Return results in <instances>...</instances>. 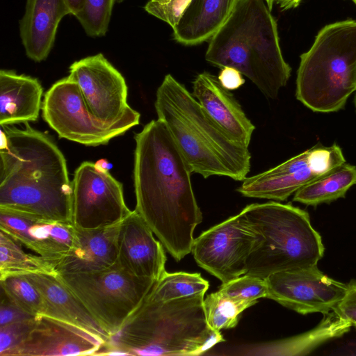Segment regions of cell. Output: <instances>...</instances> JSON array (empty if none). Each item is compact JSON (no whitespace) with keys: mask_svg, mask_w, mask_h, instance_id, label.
Masks as SVG:
<instances>
[{"mask_svg":"<svg viewBox=\"0 0 356 356\" xmlns=\"http://www.w3.org/2000/svg\"><path fill=\"white\" fill-rule=\"evenodd\" d=\"M134 139L136 210L179 261L191 252L194 230L203 218L192 172L161 120L150 121Z\"/></svg>","mask_w":356,"mask_h":356,"instance_id":"6da1fadb","label":"cell"},{"mask_svg":"<svg viewBox=\"0 0 356 356\" xmlns=\"http://www.w3.org/2000/svg\"><path fill=\"white\" fill-rule=\"evenodd\" d=\"M0 208L73 223L72 188L64 155L28 123L1 126Z\"/></svg>","mask_w":356,"mask_h":356,"instance_id":"7a4b0ae2","label":"cell"},{"mask_svg":"<svg viewBox=\"0 0 356 356\" xmlns=\"http://www.w3.org/2000/svg\"><path fill=\"white\" fill-rule=\"evenodd\" d=\"M204 295L169 301L147 298L97 355H200L224 341L208 324Z\"/></svg>","mask_w":356,"mask_h":356,"instance_id":"3957f363","label":"cell"},{"mask_svg":"<svg viewBox=\"0 0 356 356\" xmlns=\"http://www.w3.org/2000/svg\"><path fill=\"white\" fill-rule=\"evenodd\" d=\"M154 107L192 172L235 181L247 177L251 160L248 147L230 138L170 74L156 90Z\"/></svg>","mask_w":356,"mask_h":356,"instance_id":"277c9868","label":"cell"},{"mask_svg":"<svg viewBox=\"0 0 356 356\" xmlns=\"http://www.w3.org/2000/svg\"><path fill=\"white\" fill-rule=\"evenodd\" d=\"M209 40L207 61L236 69L266 97L275 99L286 85L291 68L283 58L277 22L265 0H237Z\"/></svg>","mask_w":356,"mask_h":356,"instance_id":"5b68a950","label":"cell"},{"mask_svg":"<svg viewBox=\"0 0 356 356\" xmlns=\"http://www.w3.org/2000/svg\"><path fill=\"white\" fill-rule=\"evenodd\" d=\"M356 90V21L326 25L300 56L296 99L314 112L342 109Z\"/></svg>","mask_w":356,"mask_h":356,"instance_id":"8992f818","label":"cell"},{"mask_svg":"<svg viewBox=\"0 0 356 356\" xmlns=\"http://www.w3.org/2000/svg\"><path fill=\"white\" fill-rule=\"evenodd\" d=\"M241 211L263 236L248 258L245 275L266 279L275 273L316 265L323 257L322 238L306 211L271 201L247 205Z\"/></svg>","mask_w":356,"mask_h":356,"instance_id":"52a82bcc","label":"cell"},{"mask_svg":"<svg viewBox=\"0 0 356 356\" xmlns=\"http://www.w3.org/2000/svg\"><path fill=\"white\" fill-rule=\"evenodd\" d=\"M56 275L110 336L120 330L157 281L131 275L118 263L96 272Z\"/></svg>","mask_w":356,"mask_h":356,"instance_id":"ba28073f","label":"cell"},{"mask_svg":"<svg viewBox=\"0 0 356 356\" xmlns=\"http://www.w3.org/2000/svg\"><path fill=\"white\" fill-rule=\"evenodd\" d=\"M92 116L106 127L140 123V113L127 102V86L120 72L97 54L76 60L69 68Z\"/></svg>","mask_w":356,"mask_h":356,"instance_id":"9c48e42d","label":"cell"},{"mask_svg":"<svg viewBox=\"0 0 356 356\" xmlns=\"http://www.w3.org/2000/svg\"><path fill=\"white\" fill-rule=\"evenodd\" d=\"M262 238L241 211L194 238L191 253L201 268L225 284L245 274L248 258Z\"/></svg>","mask_w":356,"mask_h":356,"instance_id":"30bf717a","label":"cell"},{"mask_svg":"<svg viewBox=\"0 0 356 356\" xmlns=\"http://www.w3.org/2000/svg\"><path fill=\"white\" fill-rule=\"evenodd\" d=\"M346 163L341 148L316 145L261 173L245 177L237 191L247 197L284 201L300 188Z\"/></svg>","mask_w":356,"mask_h":356,"instance_id":"8fae6325","label":"cell"},{"mask_svg":"<svg viewBox=\"0 0 356 356\" xmlns=\"http://www.w3.org/2000/svg\"><path fill=\"white\" fill-rule=\"evenodd\" d=\"M42 118L59 138L86 146L107 144L124 134L128 127L108 128L90 112L77 83L69 76L56 81L46 92Z\"/></svg>","mask_w":356,"mask_h":356,"instance_id":"7c38bea8","label":"cell"},{"mask_svg":"<svg viewBox=\"0 0 356 356\" xmlns=\"http://www.w3.org/2000/svg\"><path fill=\"white\" fill-rule=\"evenodd\" d=\"M73 223L95 229L121 222L132 211L126 205L122 184L95 163L83 162L72 181Z\"/></svg>","mask_w":356,"mask_h":356,"instance_id":"4fadbf2b","label":"cell"},{"mask_svg":"<svg viewBox=\"0 0 356 356\" xmlns=\"http://www.w3.org/2000/svg\"><path fill=\"white\" fill-rule=\"evenodd\" d=\"M267 296L299 314H327L344 297L347 284L321 271L317 264L275 273L266 279Z\"/></svg>","mask_w":356,"mask_h":356,"instance_id":"5bb4252c","label":"cell"},{"mask_svg":"<svg viewBox=\"0 0 356 356\" xmlns=\"http://www.w3.org/2000/svg\"><path fill=\"white\" fill-rule=\"evenodd\" d=\"M104 343L86 329L39 315L24 339L6 356L95 355Z\"/></svg>","mask_w":356,"mask_h":356,"instance_id":"9a60e30c","label":"cell"},{"mask_svg":"<svg viewBox=\"0 0 356 356\" xmlns=\"http://www.w3.org/2000/svg\"><path fill=\"white\" fill-rule=\"evenodd\" d=\"M0 229L54 264L69 254L78 242L74 224L3 208H0Z\"/></svg>","mask_w":356,"mask_h":356,"instance_id":"2e32d148","label":"cell"},{"mask_svg":"<svg viewBox=\"0 0 356 356\" xmlns=\"http://www.w3.org/2000/svg\"><path fill=\"white\" fill-rule=\"evenodd\" d=\"M135 209L120 223L117 263L129 274L158 280L165 271L166 256L160 241Z\"/></svg>","mask_w":356,"mask_h":356,"instance_id":"e0dca14e","label":"cell"},{"mask_svg":"<svg viewBox=\"0 0 356 356\" xmlns=\"http://www.w3.org/2000/svg\"><path fill=\"white\" fill-rule=\"evenodd\" d=\"M192 95L230 138L248 147L255 127L218 77L207 72L198 74L193 81Z\"/></svg>","mask_w":356,"mask_h":356,"instance_id":"ac0fdd59","label":"cell"},{"mask_svg":"<svg viewBox=\"0 0 356 356\" xmlns=\"http://www.w3.org/2000/svg\"><path fill=\"white\" fill-rule=\"evenodd\" d=\"M120 223L95 229L76 227L77 245L54 264L56 274L92 273L116 264Z\"/></svg>","mask_w":356,"mask_h":356,"instance_id":"d6986e66","label":"cell"},{"mask_svg":"<svg viewBox=\"0 0 356 356\" xmlns=\"http://www.w3.org/2000/svg\"><path fill=\"white\" fill-rule=\"evenodd\" d=\"M71 14L65 0H26L19 33L26 56L35 62L45 60L56 38L58 24Z\"/></svg>","mask_w":356,"mask_h":356,"instance_id":"ffe728a7","label":"cell"},{"mask_svg":"<svg viewBox=\"0 0 356 356\" xmlns=\"http://www.w3.org/2000/svg\"><path fill=\"white\" fill-rule=\"evenodd\" d=\"M22 275L40 291L44 303V316L86 329L105 342L109 339L111 336L56 275L40 273Z\"/></svg>","mask_w":356,"mask_h":356,"instance_id":"44dd1931","label":"cell"},{"mask_svg":"<svg viewBox=\"0 0 356 356\" xmlns=\"http://www.w3.org/2000/svg\"><path fill=\"white\" fill-rule=\"evenodd\" d=\"M42 93L36 78L1 70L0 125L36 121L42 108Z\"/></svg>","mask_w":356,"mask_h":356,"instance_id":"7402d4cb","label":"cell"},{"mask_svg":"<svg viewBox=\"0 0 356 356\" xmlns=\"http://www.w3.org/2000/svg\"><path fill=\"white\" fill-rule=\"evenodd\" d=\"M237 0H192L172 29L175 40L195 45L210 39L224 24Z\"/></svg>","mask_w":356,"mask_h":356,"instance_id":"603a6c76","label":"cell"},{"mask_svg":"<svg viewBox=\"0 0 356 356\" xmlns=\"http://www.w3.org/2000/svg\"><path fill=\"white\" fill-rule=\"evenodd\" d=\"M319 324L312 330L290 338L273 341L252 348L250 350L261 351L260 354L277 355H305L333 339L348 332L351 324L335 311L323 314Z\"/></svg>","mask_w":356,"mask_h":356,"instance_id":"cb8c5ba5","label":"cell"},{"mask_svg":"<svg viewBox=\"0 0 356 356\" xmlns=\"http://www.w3.org/2000/svg\"><path fill=\"white\" fill-rule=\"evenodd\" d=\"M356 184V166L343 163L304 186L294 193L293 200L316 207L344 197Z\"/></svg>","mask_w":356,"mask_h":356,"instance_id":"d4e9b609","label":"cell"},{"mask_svg":"<svg viewBox=\"0 0 356 356\" xmlns=\"http://www.w3.org/2000/svg\"><path fill=\"white\" fill-rule=\"evenodd\" d=\"M33 273L56 275L51 261L25 252L19 241L0 229V278Z\"/></svg>","mask_w":356,"mask_h":356,"instance_id":"484cf974","label":"cell"},{"mask_svg":"<svg viewBox=\"0 0 356 356\" xmlns=\"http://www.w3.org/2000/svg\"><path fill=\"white\" fill-rule=\"evenodd\" d=\"M209 284L200 273H168L166 270L156 282L147 298L169 301L190 296L204 295Z\"/></svg>","mask_w":356,"mask_h":356,"instance_id":"4316f807","label":"cell"},{"mask_svg":"<svg viewBox=\"0 0 356 356\" xmlns=\"http://www.w3.org/2000/svg\"><path fill=\"white\" fill-rule=\"evenodd\" d=\"M254 302L230 297L219 290L204 300L207 321L214 330L233 328L238 323L241 313Z\"/></svg>","mask_w":356,"mask_h":356,"instance_id":"83f0119b","label":"cell"},{"mask_svg":"<svg viewBox=\"0 0 356 356\" xmlns=\"http://www.w3.org/2000/svg\"><path fill=\"white\" fill-rule=\"evenodd\" d=\"M1 291L14 305L33 316L44 314L43 298L37 288L22 274L0 278Z\"/></svg>","mask_w":356,"mask_h":356,"instance_id":"f1b7e54d","label":"cell"},{"mask_svg":"<svg viewBox=\"0 0 356 356\" xmlns=\"http://www.w3.org/2000/svg\"><path fill=\"white\" fill-rule=\"evenodd\" d=\"M114 3L115 0H86L83 9L75 17L88 35L100 37L106 33Z\"/></svg>","mask_w":356,"mask_h":356,"instance_id":"f546056e","label":"cell"},{"mask_svg":"<svg viewBox=\"0 0 356 356\" xmlns=\"http://www.w3.org/2000/svg\"><path fill=\"white\" fill-rule=\"evenodd\" d=\"M218 290L230 297L257 303L258 299L266 298L268 288L266 279L245 274L222 284Z\"/></svg>","mask_w":356,"mask_h":356,"instance_id":"4dcf8cb0","label":"cell"},{"mask_svg":"<svg viewBox=\"0 0 356 356\" xmlns=\"http://www.w3.org/2000/svg\"><path fill=\"white\" fill-rule=\"evenodd\" d=\"M192 0H149L145 10L150 15L166 22L172 29Z\"/></svg>","mask_w":356,"mask_h":356,"instance_id":"1f68e13d","label":"cell"},{"mask_svg":"<svg viewBox=\"0 0 356 356\" xmlns=\"http://www.w3.org/2000/svg\"><path fill=\"white\" fill-rule=\"evenodd\" d=\"M35 316L0 326V355L7 353L17 345L25 337L34 322Z\"/></svg>","mask_w":356,"mask_h":356,"instance_id":"d6a6232c","label":"cell"},{"mask_svg":"<svg viewBox=\"0 0 356 356\" xmlns=\"http://www.w3.org/2000/svg\"><path fill=\"white\" fill-rule=\"evenodd\" d=\"M340 316L356 327V281L347 284V290L343 299L334 308Z\"/></svg>","mask_w":356,"mask_h":356,"instance_id":"836d02e7","label":"cell"},{"mask_svg":"<svg viewBox=\"0 0 356 356\" xmlns=\"http://www.w3.org/2000/svg\"><path fill=\"white\" fill-rule=\"evenodd\" d=\"M32 317L33 316L22 311L10 302L6 296L1 291L0 326L27 320Z\"/></svg>","mask_w":356,"mask_h":356,"instance_id":"e575fe53","label":"cell"},{"mask_svg":"<svg viewBox=\"0 0 356 356\" xmlns=\"http://www.w3.org/2000/svg\"><path fill=\"white\" fill-rule=\"evenodd\" d=\"M218 79L221 86L229 91L239 88L245 83L243 74L232 67H222Z\"/></svg>","mask_w":356,"mask_h":356,"instance_id":"d590c367","label":"cell"},{"mask_svg":"<svg viewBox=\"0 0 356 356\" xmlns=\"http://www.w3.org/2000/svg\"><path fill=\"white\" fill-rule=\"evenodd\" d=\"M266 3L271 10L274 4H277L282 10H289L296 8L302 0H265Z\"/></svg>","mask_w":356,"mask_h":356,"instance_id":"8d00e7d4","label":"cell"},{"mask_svg":"<svg viewBox=\"0 0 356 356\" xmlns=\"http://www.w3.org/2000/svg\"><path fill=\"white\" fill-rule=\"evenodd\" d=\"M71 14L76 16L84 8L86 0H65Z\"/></svg>","mask_w":356,"mask_h":356,"instance_id":"74e56055","label":"cell"},{"mask_svg":"<svg viewBox=\"0 0 356 356\" xmlns=\"http://www.w3.org/2000/svg\"><path fill=\"white\" fill-rule=\"evenodd\" d=\"M96 166L98 169L102 171H108V170L112 167L111 163H109L106 159H99L95 163Z\"/></svg>","mask_w":356,"mask_h":356,"instance_id":"f35d334b","label":"cell"},{"mask_svg":"<svg viewBox=\"0 0 356 356\" xmlns=\"http://www.w3.org/2000/svg\"><path fill=\"white\" fill-rule=\"evenodd\" d=\"M125 0H115V2L116 3H122L123 1H124Z\"/></svg>","mask_w":356,"mask_h":356,"instance_id":"ab89813d","label":"cell"},{"mask_svg":"<svg viewBox=\"0 0 356 356\" xmlns=\"http://www.w3.org/2000/svg\"><path fill=\"white\" fill-rule=\"evenodd\" d=\"M354 103H355V110H356V95H355V97L354 99Z\"/></svg>","mask_w":356,"mask_h":356,"instance_id":"60d3db41","label":"cell"},{"mask_svg":"<svg viewBox=\"0 0 356 356\" xmlns=\"http://www.w3.org/2000/svg\"><path fill=\"white\" fill-rule=\"evenodd\" d=\"M356 5V0H351Z\"/></svg>","mask_w":356,"mask_h":356,"instance_id":"b9f144b4","label":"cell"}]
</instances>
